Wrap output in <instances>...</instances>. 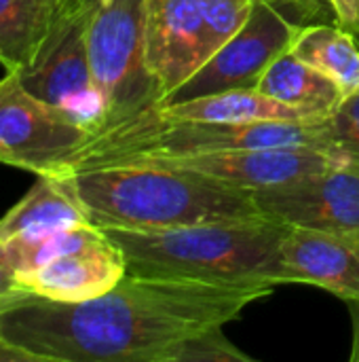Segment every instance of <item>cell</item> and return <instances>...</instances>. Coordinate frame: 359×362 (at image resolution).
I'll return each mask as SVG.
<instances>
[{"instance_id": "1", "label": "cell", "mask_w": 359, "mask_h": 362, "mask_svg": "<svg viewBox=\"0 0 359 362\" xmlns=\"http://www.w3.org/2000/svg\"><path fill=\"white\" fill-rule=\"evenodd\" d=\"M273 288L127 272L87 301L8 299L0 305V337L36 362H178L190 339L237 320Z\"/></svg>"}, {"instance_id": "2", "label": "cell", "mask_w": 359, "mask_h": 362, "mask_svg": "<svg viewBox=\"0 0 359 362\" xmlns=\"http://www.w3.org/2000/svg\"><path fill=\"white\" fill-rule=\"evenodd\" d=\"M102 229H174L267 218L254 191L150 165L112 163L51 174Z\"/></svg>"}, {"instance_id": "3", "label": "cell", "mask_w": 359, "mask_h": 362, "mask_svg": "<svg viewBox=\"0 0 359 362\" xmlns=\"http://www.w3.org/2000/svg\"><path fill=\"white\" fill-rule=\"evenodd\" d=\"M286 231L288 225L269 218L146 231L104 229L121 248L127 272L214 282H264L275 286L290 284L281 263Z\"/></svg>"}, {"instance_id": "4", "label": "cell", "mask_w": 359, "mask_h": 362, "mask_svg": "<svg viewBox=\"0 0 359 362\" xmlns=\"http://www.w3.org/2000/svg\"><path fill=\"white\" fill-rule=\"evenodd\" d=\"M264 146H313L324 151L320 119L212 123L163 117L152 106L95 132L61 172L112 163H157L199 153Z\"/></svg>"}, {"instance_id": "5", "label": "cell", "mask_w": 359, "mask_h": 362, "mask_svg": "<svg viewBox=\"0 0 359 362\" xmlns=\"http://www.w3.org/2000/svg\"><path fill=\"white\" fill-rule=\"evenodd\" d=\"M87 47L104 100V119L95 132L157 106V87L144 64V0H95Z\"/></svg>"}, {"instance_id": "6", "label": "cell", "mask_w": 359, "mask_h": 362, "mask_svg": "<svg viewBox=\"0 0 359 362\" xmlns=\"http://www.w3.org/2000/svg\"><path fill=\"white\" fill-rule=\"evenodd\" d=\"M93 2L57 0L34 59L28 68L15 72L30 93L63 110L91 134L104 119V100L91 74L87 47Z\"/></svg>"}, {"instance_id": "7", "label": "cell", "mask_w": 359, "mask_h": 362, "mask_svg": "<svg viewBox=\"0 0 359 362\" xmlns=\"http://www.w3.org/2000/svg\"><path fill=\"white\" fill-rule=\"evenodd\" d=\"M89 138V129L30 93L15 72L0 78V163L59 174Z\"/></svg>"}, {"instance_id": "8", "label": "cell", "mask_w": 359, "mask_h": 362, "mask_svg": "<svg viewBox=\"0 0 359 362\" xmlns=\"http://www.w3.org/2000/svg\"><path fill=\"white\" fill-rule=\"evenodd\" d=\"M298 28L300 25L275 4L267 0H254L252 13L243 28L161 104L256 89L271 62L292 47Z\"/></svg>"}, {"instance_id": "9", "label": "cell", "mask_w": 359, "mask_h": 362, "mask_svg": "<svg viewBox=\"0 0 359 362\" xmlns=\"http://www.w3.org/2000/svg\"><path fill=\"white\" fill-rule=\"evenodd\" d=\"M269 221L320 231H359V168L334 163L296 180L254 191Z\"/></svg>"}, {"instance_id": "10", "label": "cell", "mask_w": 359, "mask_h": 362, "mask_svg": "<svg viewBox=\"0 0 359 362\" xmlns=\"http://www.w3.org/2000/svg\"><path fill=\"white\" fill-rule=\"evenodd\" d=\"M209 59L199 0H144V64L165 102Z\"/></svg>"}, {"instance_id": "11", "label": "cell", "mask_w": 359, "mask_h": 362, "mask_svg": "<svg viewBox=\"0 0 359 362\" xmlns=\"http://www.w3.org/2000/svg\"><path fill=\"white\" fill-rule=\"evenodd\" d=\"M334 163L339 161L313 146H264L199 153L163 159L150 165L176 168L216 182L260 191L326 170Z\"/></svg>"}, {"instance_id": "12", "label": "cell", "mask_w": 359, "mask_h": 362, "mask_svg": "<svg viewBox=\"0 0 359 362\" xmlns=\"http://www.w3.org/2000/svg\"><path fill=\"white\" fill-rule=\"evenodd\" d=\"M127 276L121 248L99 229L87 244L68 250L19 278L28 295L76 303L112 291Z\"/></svg>"}, {"instance_id": "13", "label": "cell", "mask_w": 359, "mask_h": 362, "mask_svg": "<svg viewBox=\"0 0 359 362\" xmlns=\"http://www.w3.org/2000/svg\"><path fill=\"white\" fill-rule=\"evenodd\" d=\"M290 284L320 286L351 303L359 301V231L290 227L281 240Z\"/></svg>"}, {"instance_id": "14", "label": "cell", "mask_w": 359, "mask_h": 362, "mask_svg": "<svg viewBox=\"0 0 359 362\" xmlns=\"http://www.w3.org/2000/svg\"><path fill=\"white\" fill-rule=\"evenodd\" d=\"M91 223L83 206L51 174H38L30 191L0 218V242L32 240Z\"/></svg>"}, {"instance_id": "15", "label": "cell", "mask_w": 359, "mask_h": 362, "mask_svg": "<svg viewBox=\"0 0 359 362\" xmlns=\"http://www.w3.org/2000/svg\"><path fill=\"white\" fill-rule=\"evenodd\" d=\"M256 89L286 106L300 110L309 119L330 115L345 98L334 78L296 57L290 49L271 62Z\"/></svg>"}, {"instance_id": "16", "label": "cell", "mask_w": 359, "mask_h": 362, "mask_svg": "<svg viewBox=\"0 0 359 362\" xmlns=\"http://www.w3.org/2000/svg\"><path fill=\"white\" fill-rule=\"evenodd\" d=\"M157 112L171 119L212 123H264V121H311L300 110L286 106L258 89L226 91L174 104H157Z\"/></svg>"}, {"instance_id": "17", "label": "cell", "mask_w": 359, "mask_h": 362, "mask_svg": "<svg viewBox=\"0 0 359 362\" xmlns=\"http://www.w3.org/2000/svg\"><path fill=\"white\" fill-rule=\"evenodd\" d=\"M290 51L334 78L345 95L359 91V36L341 23L300 25Z\"/></svg>"}, {"instance_id": "18", "label": "cell", "mask_w": 359, "mask_h": 362, "mask_svg": "<svg viewBox=\"0 0 359 362\" xmlns=\"http://www.w3.org/2000/svg\"><path fill=\"white\" fill-rule=\"evenodd\" d=\"M53 11V0H0V64L6 72H21L30 66Z\"/></svg>"}, {"instance_id": "19", "label": "cell", "mask_w": 359, "mask_h": 362, "mask_svg": "<svg viewBox=\"0 0 359 362\" xmlns=\"http://www.w3.org/2000/svg\"><path fill=\"white\" fill-rule=\"evenodd\" d=\"M320 125L324 151L343 165L359 168V91L345 95Z\"/></svg>"}, {"instance_id": "20", "label": "cell", "mask_w": 359, "mask_h": 362, "mask_svg": "<svg viewBox=\"0 0 359 362\" xmlns=\"http://www.w3.org/2000/svg\"><path fill=\"white\" fill-rule=\"evenodd\" d=\"M254 0H199L209 57L248 21Z\"/></svg>"}, {"instance_id": "21", "label": "cell", "mask_w": 359, "mask_h": 362, "mask_svg": "<svg viewBox=\"0 0 359 362\" xmlns=\"http://www.w3.org/2000/svg\"><path fill=\"white\" fill-rule=\"evenodd\" d=\"M222 329L224 327H218L190 339L182 348L178 362H254L224 335Z\"/></svg>"}, {"instance_id": "22", "label": "cell", "mask_w": 359, "mask_h": 362, "mask_svg": "<svg viewBox=\"0 0 359 362\" xmlns=\"http://www.w3.org/2000/svg\"><path fill=\"white\" fill-rule=\"evenodd\" d=\"M267 2L275 4L281 13H286L298 25L328 23V21L339 23L330 0H267Z\"/></svg>"}, {"instance_id": "23", "label": "cell", "mask_w": 359, "mask_h": 362, "mask_svg": "<svg viewBox=\"0 0 359 362\" xmlns=\"http://www.w3.org/2000/svg\"><path fill=\"white\" fill-rule=\"evenodd\" d=\"M28 295L15 276V269L11 267L8 255H6V246L0 242V299H13V297H21Z\"/></svg>"}, {"instance_id": "24", "label": "cell", "mask_w": 359, "mask_h": 362, "mask_svg": "<svg viewBox=\"0 0 359 362\" xmlns=\"http://www.w3.org/2000/svg\"><path fill=\"white\" fill-rule=\"evenodd\" d=\"M330 2L339 23L359 36V0H330Z\"/></svg>"}, {"instance_id": "25", "label": "cell", "mask_w": 359, "mask_h": 362, "mask_svg": "<svg viewBox=\"0 0 359 362\" xmlns=\"http://www.w3.org/2000/svg\"><path fill=\"white\" fill-rule=\"evenodd\" d=\"M0 362H36L34 356H30L28 352H23L21 348H17L15 344L6 341L0 337Z\"/></svg>"}, {"instance_id": "26", "label": "cell", "mask_w": 359, "mask_h": 362, "mask_svg": "<svg viewBox=\"0 0 359 362\" xmlns=\"http://www.w3.org/2000/svg\"><path fill=\"white\" fill-rule=\"evenodd\" d=\"M351 322H353V339H351V362H359V301H351Z\"/></svg>"}, {"instance_id": "27", "label": "cell", "mask_w": 359, "mask_h": 362, "mask_svg": "<svg viewBox=\"0 0 359 362\" xmlns=\"http://www.w3.org/2000/svg\"><path fill=\"white\" fill-rule=\"evenodd\" d=\"M13 299H15V297H13ZM6 301H8V299H0V305H4Z\"/></svg>"}, {"instance_id": "28", "label": "cell", "mask_w": 359, "mask_h": 362, "mask_svg": "<svg viewBox=\"0 0 359 362\" xmlns=\"http://www.w3.org/2000/svg\"><path fill=\"white\" fill-rule=\"evenodd\" d=\"M53 2H57V0H53Z\"/></svg>"}]
</instances>
